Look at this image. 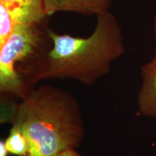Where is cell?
<instances>
[{
	"label": "cell",
	"mask_w": 156,
	"mask_h": 156,
	"mask_svg": "<svg viewBox=\"0 0 156 156\" xmlns=\"http://www.w3.org/2000/svg\"><path fill=\"white\" fill-rule=\"evenodd\" d=\"M48 16L58 12L100 16L109 12L112 0H43Z\"/></svg>",
	"instance_id": "5"
},
{
	"label": "cell",
	"mask_w": 156,
	"mask_h": 156,
	"mask_svg": "<svg viewBox=\"0 0 156 156\" xmlns=\"http://www.w3.org/2000/svg\"><path fill=\"white\" fill-rule=\"evenodd\" d=\"M48 19L18 25L0 46L1 98L21 100L42 80L52 46Z\"/></svg>",
	"instance_id": "3"
},
{
	"label": "cell",
	"mask_w": 156,
	"mask_h": 156,
	"mask_svg": "<svg viewBox=\"0 0 156 156\" xmlns=\"http://www.w3.org/2000/svg\"><path fill=\"white\" fill-rule=\"evenodd\" d=\"M27 156H28V155H27Z\"/></svg>",
	"instance_id": "12"
},
{
	"label": "cell",
	"mask_w": 156,
	"mask_h": 156,
	"mask_svg": "<svg viewBox=\"0 0 156 156\" xmlns=\"http://www.w3.org/2000/svg\"><path fill=\"white\" fill-rule=\"evenodd\" d=\"M9 154V153L5 145V140H1L0 142V156H8Z\"/></svg>",
	"instance_id": "10"
},
{
	"label": "cell",
	"mask_w": 156,
	"mask_h": 156,
	"mask_svg": "<svg viewBox=\"0 0 156 156\" xmlns=\"http://www.w3.org/2000/svg\"><path fill=\"white\" fill-rule=\"evenodd\" d=\"M93 33L85 38L51 31L52 46L42 80L73 79L92 85L108 75L111 66L125 52L120 24L112 12L96 17Z\"/></svg>",
	"instance_id": "2"
},
{
	"label": "cell",
	"mask_w": 156,
	"mask_h": 156,
	"mask_svg": "<svg viewBox=\"0 0 156 156\" xmlns=\"http://www.w3.org/2000/svg\"><path fill=\"white\" fill-rule=\"evenodd\" d=\"M12 1H15V0H0V3H8Z\"/></svg>",
	"instance_id": "11"
},
{
	"label": "cell",
	"mask_w": 156,
	"mask_h": 156,
	"mask_svg": "<svg viewBox=\"0 0 156 156\" xmlns=\"http://www.w3.org/2000/svg\"><path fill=\"white\" fill-rule=\"evenodd\" d=\"M9 154L16 156H27L29 153V143L26 136L16 125H12L9 135L5 140Z\"/></svg>",
	"instance_id": "7"
},
{
	"label": "cell",
	"mask_w": 156,
	"mask_h": 156,
	"mask_svg": "<svg viewBox=\"0 0 156 156\" xmlns=\"http://www.w3.org/2000/svg\"><path fill=\"white\" fill-rule=\"evenodd\" d=\"M1 122L20 129L28 156H56L77 149L85 136L80 106L73 94L51 85L35 87L18 103L1 101Z\"/></svg>",
	"instance_id": "1"
},
{
	"label": "cell",
	"mask_w": 156,
	"mask_h": 156,
	"mask_svg": "<svg viewBox=\"0 0 156 156\" xmlns=\"http://www.w3.org/2000/svg\"><path fill=\"white\" fill-rule=\"evenodd\" d=\"M153 27H154V34H155V38L156 40V16L155 17V19H154ZM146 64H147V65L150 66V67H156V49H155V54H154V56H153V58H152V59Z\"/></svg>",
	"instance_id": "8"
},
{
	"label": "cell",
	"mask_w": 156,
	"mask_h": 156,
	"mask_svg": "<svg viewBox=\"0 0 156 156\" xmlns=\"http://www.w3.org/2000/svg\"><path fill=\"white\" fill-rule=\"evenodd\" d=\"M142 85L137 97L140 114L156 119V67L144 64L141 69Z\"/></svg>",
	"instance_id": "6"
},
{
	"label": "cell",
	"mask_w": 156,
	"mask_h": 156,
	"mask_svg": "<svg viewBox=\"0 0 156 156\" xmlns=\"http://www.w3.org/2000/svg\"><path fill=\"white\" fill-rule=\"evenodd\" d=\"M56 156H83L80 155L78 152L76 151V149H70L65 151L62 153L58 154Z\"/></svg>",
	"instance_id": "9"
},
{
	"label": "cell",
	"mask_w": 156,
	"mask_h": 156,
	"mask_svg": "<svg viewBox=\"0 0 156 156\" xmlns=\"http://www.w3.org/2000/svg\"><path fill=\"white\" fill-rule=\"evenodd\" d=\"M49 17L43 0H15L0 3V46L17 26L40 22Z\"/></svg>",
	"instance_id": "4"
}]
</instances>
